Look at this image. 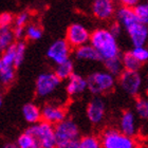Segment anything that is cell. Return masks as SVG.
Returning <instances> with one entry per match:
<instances>
[{"mask_svg":"<svg viewBox=\"0 0 148 148\" xmlns=\"http://www.w3.org/2000/svg\"><path fill=\"white\" fill-rule=\"evenodd\" d=\"M114 19L123 27L133 48L146 46L148 42V27L138 19L134 10L121 4L117 6Z\"/></svg>","mask_w":148,"mask_h":148,"instance_id":"obj_1","label":"cell"},{"mask_svg":"<svg viewBox=\"0 0 148 148\" xmlns=\"http://www.w3.org/2000/svg\"><path fill=\"white\" fill-rule=\"evenodd\" d=\"M90 45L96 50L101 62L121 57V48L117 38L111 34L108 28H97L91 32Z\"/></svg>","mask_w":148,"mask_h":148,"instance_id":"obj_2","label":"cell"},{"mask_svg":"<svg viewBox=\"0 0 148 148\" xmlns=\"http://www.w3.org/2000/svg\"><path fill=\"white\" fill-rule=\"evenodd\" d=\"M88 90L95 96L105 95L112 92L117 84V77L107 71H94L87 76Z\"/></svg>","mask_w":148,"mask_h":148,"instance_id":"obj_3","label":"cell"},{"mask_svg":"<svg viewBox=\"0 0 148 148\" xmlns=\"http://www.w3.org/2000/svg\"><path fill=\"white\" fill-rule=\"evenodd\" d=\"M102 148H138L134 138L122 133L119 128L108 127L99 136Z\"/></svg>","mask_w":148,"mask_h":148,"instance_id":"obj_4","label":"cell"},{"mask_svg":"<svg viewBox=\"0 0 148 148\" xmlns=\"http://www.w3.org/2000/svg\"><path fill=\"white\" fill-rule=\"evenodd\" d=\"M25 132L34 136L41 148H56L55 126L51 124L41 121L35 125H31Z\"/></svg>","mask_w":148,"mask_h":148,"instance_id":"obj_5","label":"cell"},{"mask_svg":"<svg viewBox=\"0 0 148 148\" xmlns=\"http://www.w3.org/2000/svg\"><path fill=\"white\" fill-rule=\"evenodd\" d=\"M117 84L124 92L132 97H140L144 79L140 71H125L117 77Z\"/></svg>","mask_w":148,"mask_h":148,"instance_id":"obj_6","label":"cell"},{"mask_svg":"<svg viewBox=\"0 0 148 148\" xmlns=\"http://www.w3.org/2000/svg\"><path fill=\"white\" fill-rule=\"evenodd\" d=\"M55 136L57 144L79 141L80 130L78 125L72 119H66L64 122L55 126ZM57 146V145H56Z\"/></svg>","mask_w":148,"mask_h":148,"instance_id":"obj_7","label":"cell"},{"mask_svg":"<svg viewBox=\"0 0 148 148\" xmlns=\"http://www.w3.org/2000/svg\"><path fill=\"white\" fill-rule=\"evenodd\" d=\"M91 32L82 23L74 22L70 25L66 31V38L67 42L72 49H77L79 47L86 46L90 43Z\"/></svg>","mask_w":148,"mask_h":148,"instance_id":"obj_8","label":"cell"},{"mask_svg":"<svg viewBox=\"0 0 148 148\" xmlns=\"http://www.w3.org/2000/svg\"><path fill=\"white\" fill-rule=\"evenodd\" d=\"M62 80L54 72H45L38 75L35 83V91L37 96L46 97L51 95L59 87Z\"/></svg>","mask_w":148,"mask_h":148,"instance_id":"obj_9","label":"cell"},{"mask_svg":"<svg viewBox=\"0 0 148 148\" xmlns=\"http://www.w3.org/2000/svg\"><path fill=\"white\" fill-rule=\"evenodd\" d=\"M71 47L69 46L66 39H57L53 41L47 50V56L51 59L56 66L62 65L70 60Z\"/></svg>","mask_w":148,"mask_h":148,"instance_id":"obj_10","label":"cell"},{"mask_svg":"<svg viewBox=\"0 0 148 148\" xmlns=\"http://www.w3.org/2000/svg\"><path fill=\"white\" fill-rule=\"evenodd\" d=\"M107 114V105L101 96H94L87 104L86 115L92 125H99L104 122Z\"/></svg>","mask_w":148,"mask_h":148,"instance_id":"obj_11","label":"cell"},{"mask_svg":"<svg viewBox=\"0 0 148 148\" xmlns=\"http://www.w3.org/2000/svg\"><path fill=\"white\" fill-rule=\"evenodd\" d=\"M116 9L117 6L112 0H95L91 5L93 16L102 21H109L114 18Z\"/></svg>","mask_w":148,"mask_h":148,"instance_id":"obj_12","label":"cell"},{"mask_svg":"<svg viewBox=\"0 0 148 148\" xmlns=\"http://www.w3.org/2000/svg\"><path fill=\"white\" fill-rule=\"evenodd\" d=\"M67 119V111L64 107L57 105H45L41 109V121L56 126Z\"/></svg>","mask_w":148,"mask_h":148,"instance_id":"obj_13","label":"cell"},{"mask_svg":"<svg viewBox=\"0 0 148 148\" xmlns=\"http://www.w3.org/2000/svg\"><path fill=\"white\" fill-rule=\"evenodd\" d=\"M119 130L128 136H134L138 132L136 115L132 110H124L119 120Z\"/></svg>","mask_w":148,"mask_h":148,"instance_id":"obj_14","label":"cell"},{"mask_svg":"<svg viewBox=\"0 0 148 148\" xmlns=\"http://www.w3.org/2000/svg\"><path fill=\"white\" fill-rule=\"evenodd\" d=\"M88 90L87 77L77 73H74L68 80L66 85V92L69 96H76Z\"/></svg>","mask_w":148,"mask_h":148,"instance_id":"obj_15","label":"cell"},{"mask_svg":"<svg viewBox=\"0 0 148 148\" xmlns=\"http://www.w3.org/2000/svg\"><path fill=\"white\" fill-rule=\"evenodd\" d=\"M74 56L77 60L83 62H101L96 50L90 43L74 50Z\"/></svg>","mask_w":148,"mask_h":148,"instance_id":"obj_16","label":"cell"},{"mask_svg":"<svg viewBox=\"0 0 148 148\" xmlns=\"http://www.w3.org/2000/svg\"><path fill=\"white\" fill-rule=\"evenodd\" d=\"M22 115L25 122L31 125H35L41 120V110L34 103H28L22 107Z\"/></svg>","mask_w":148,"mask_h":148,"instance_id":"obj_17","label":"cell"},{"mask_svg":"<svg viewBox=\"0 0 148 148\" xmlns=\"http://www.w3.org/2000/svg\"><path fill=\"white\" fill-rule=\"evenodd\" d=\"M121 59H122V64L125 71H140V69L142 67V64L133 56L131 51L124 52L121 55Z\"/></svg>","mask_w":148,"mask_h":148,"instance_id":"obj_18","label":"cell"},{"mask_svg":"<svg viewBox=\"0 0 148 148\" xmlns=\"http://www.w3.org/2000/svg\"><path fill=\"white\" fill-rule=\"evenodd\" d=\"M54 73L58 76V78L60 80H68L70 77L73 75L75 72H74V64L71 59L68 60V62H64L62 65L56 66L55 72Z\"/></svg>","mask_w":148,"mask_h":148,"instance_id":"obj_19","label":"cell"},{"mask_svg":"<svg viewBox=\"0 0 148 148\" xmlns=\"http://www.w3.org/2000/svg\"><path fill=\"white\" fill-rule=\"evenodd\" d=\"M103 64H104V67H105V71L112 74L115 77H119L124 71V67L123 64H122L121 57L109 59L107 62H104Z\"/></svg>","mask_w":148,"mask_h":148,"instance_id":"obj_20","label":"cell"},{"mask_svg":"<svg viewBox=\"0 0 148 148\" xmlns=\"http://www.w3.org/2000/svg\"><path fill=\"white\" fill-rule=\"evenodd\" d=\"M14 38V33L10 28L0 29V52H4L9 47L12 46Z\"/></svg>","mask_w":148,"mask_h":148,"instance_id":"obj_21","label":"cell"},{"mask_svg":"<svg viewBox=\"0 0 148 148\" xmlns=\"http://www.w3.org/2000/svg\"><path fill=\"white\" fill-rule=\"evenodd\" d=\"M78 148H102L99 136L95 134H87L82 136L78 142Z\"/></svg>","mask_w":148,"mask_h":148,"instance_id":"obj_22","label":"cell"},{"mask_svg":"<svg viewBox=\"0 0 148 148\" xmlns=\"http://www.w3.org/2000/svg\"><path fill=\"white\" fill-rule=\"evenodd\" d=\"M16 143L19 148H41L34 136H32L25 131L18 136Z\"/></svg>","mask_w":148,"mask_h":148,"instance_id":"obj_23","label":"cell"},{"mask_svg":"<svg viewBox=\"0 0 148 148\" xmlns=\"http://www.w3.org/2000/svg\"><path fill=\"white\" fill-rule=\"evenodd\" d=\"M134 113L143 120H148V99L138 97L134 102Z\"/></svg>","mask_w":148,"mask_h":148,"instance_id":"obj_24","label":"cell"},{"mask_svg":"<svg viewBox=\"0 0 148 148\" xmlns=\"http://www.w3.org/2000/svg\"><path fill=\"white\" fill-rule=\"evenodd\" d=\"M15 56H16V43H13L12 46L9 47L3 52V54L1 55V58H0V62H2L3 67H14Z\"/></svg>","mask_w":148,"mask_h":148,"instance_id":"obj_25","label":"cell"},{"mask_svg":"<svg viewBox=\"0 0 148 148\" xmlns=\"http://www.w3.org/2000/svg\"><path fill=\"white\" fill-rule=\"evenodd\" d=\"M133 10H134V13H136L138 19L143 25L148 27V1L139 2L138 5Z\"/></svg>","mask_w":148,"mask_h":148,"instance_id":"obj_26","label":"cell"},{"mask_svg":"<svg viewBox=\"0 0 148 148\" xmlns=\"http://www.w3.org/2000/svg\"><path fill=\"white\" fill-rule=\"evenodd\" d=\"M14 67H3L0 72V83L3 86H9L15 79V70Z\"/></svg>","mask_w":148,"mask_h":148,"instance_id":"obj_27","label":"cell"},{"mask_svg":"<svg viewBox=\"0 0 148 148\" xmlns=\"http://www.w3.org/2000/svg\"><path fill=\"white\" fill-rule=\"evenodd\" d=\"M43 31L39 25H29L25 28V37L30 40H38L42 37Z\"/></svg>","mask_w":148,"mask_h":148,"instance_id":"obj_28","label":"cell"},{"mask_svg":"<svg viewBox=\"0 0 148 148\" xmlns=\"http://www.w3.org/2000/svg\"><path fill=\"white\" fill-rule=\"evenodd\" d=\"M25 43L23 41H18L16 42V56H15V62H14V67L18 68L19 66L21 65L23 59H25Z\"/></svg>","mask_w":148,"mask_h":148,"instance_id":"obj_29","label":"cell"},{"mask_svg":"<svg viewBox=\"0 0 148 148\" xmlns=\"http://www.w3.org/2000/svg\"><path fill=\"white\" fill-rule=\"evenodd\" d=\"M133 56L139 60L141 64H145L148 62V48L147 47H136L130 50Z\"/></svg>","mask_w":148,"mask_h":148,"instance_id":"obj_30","label":"cell"},{"mask_svg":"<svg viewBox=\"0 0 148 148\" xmlns=\"http://www.w3.org/2000/svg\"><path fill=\"white\" fill-rule=\"evenodd\" d=\"M29 19H30V14L27 11L19 13L15 18V27L16 28H25V25L28 23Z\"/></svg>","mask_w":148,"mask_h":148,"instance_id":"obj_31","label":"cell"},{"mask_svg":"<svg viewBox=\"0 0 148 148\" xmlns=\"http://www.w3.org/2000/svg\"><path fill=\"white\" fill-rule=\"evenodd\" d=\"M13 21H15L13 14L9 12H3L0 14V29L9 28Z\"/></svg>","mask_w":148,"mask_h":148,"instance_id":"obj_32","label":"cell"},{"mask_svg":"<svg viewBox=\"0 0 148 148\" xmlns=\"http://www.w3.org/2000/svg\"><path fill=\"white\" fill-rule=\"evenodd\" d=\"M108 29H109V31L111 32V34L113 35L114 37H116V38H119V37L121 36V34H122V32L124 31L123 27H122L115 19L110 22Z\"/></svg>","mask_w":148,"mask_h":148,"instance_id":"obj_33","label":"cell"},{"mask_svg":"<svg viewBox=\"0 0 148 148\" xmlns=\"http://www.w3.org/2000/svg\"><path fill=\"white\" fill-rule=\"evenodd\" d=\"M13 33L16 39H20L23 36H25V28H16L15 27L13 30Z\"/></svg>","mask_w":148,"mask_h":148,"instance_id":"obj_34","label":"cell"},{"mask_svg":"<svg viewBox=\"0 0 148 148\" xmlns=\"http://www.w3.org/2000/svg\"><path fill=\"white\" fill-rule=\"evenodd\" d=\"M121 3L124 6H127V8H130V9H134L138 5L139 1L138 0H123V1H121Z\"/></svg>","mask_w":148,"mask_h":148,"instance_id":"obj_35","label":"cell"},{"mask_svg":"<svg viewBox=\"0 0 148 148\" xmlns=\"http://www.w3.org/2000/svg\"><path fill=\"white\" fill-rule=\"evenodd\" d=\"M1 148H19L17 143H13V142H8L5 144H3Z\"/></svg>","mask_w":148,"mask_h":148,"instance_id":"obj_36","label":"cell"},{"mask_svg":"<svg viewBox=\"0 0 148 148\" xmlns=\"http://www.w3.org/2000/svg\"><path fill=\"white\" fill-rule=\"evenodd\" d=\"M145 89H146V93L148 94V79L147 82H146V86H145Z\"/></svg>","mask_w":148,"mask_h":148,"instance_id":"obj_37","label":"cell"},{"mask_svg":"<svg viewBox=\"0 0 148 148\" xmlns=\"http://www.w3.org/2000/svg\"><path fill=\"white\" fill-rule=\"evenodd\" d=\"M2 68H3V65H2V62H0V72H1V70H2Z\"/></svg>","mask_w":148,"mask_h":148,"instance_id":"obj_38","label":"cell"},{"mask_svg":"<svg viewBox=\"0 0 148 148\" xmlns=\"http://www.w3.org/2000/svg\"><path fill=\"white\" fill-rule=\"evenodd\" d=\"M1 105H2V97L0 95V107H1Z\"/></svg>","mask_w":148,"mask_h":148,"instance_id":"obj_39","label":"cell"}]
</instances>
